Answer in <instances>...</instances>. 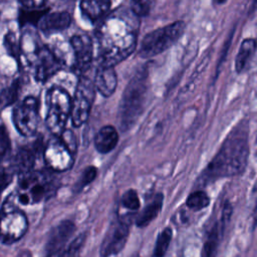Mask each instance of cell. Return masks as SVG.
<instances>
[{"mask_svg":"<svg viewBox=\"0 0 257 257\" xmlns=\"http://www.w3.org/2000/svg\"><path fill=\"white\" fill-rule=\"evenodd\" d=\"M4 45H5L6 49H7V51L10 53V55H12L13 57H15L16 59L19 58L21 49H20L19 44L17 43L15 34H14L13 32L9 31V32L5 35V37H4Z\"/></svg>","mask_w":257,"mask_h":257,"instance_id":"cell-31","label":"cell"},{"mask_svg":"<svg viewBox=\"0 0 257 257\" xmlns=\"http://www.w3.org/2000/svg\"><path fill=\"white\" fill-rule=\"evenodd\" d=\"M28 222L25 215L13 203L6 201L0 214V240L10 244L19 240L27 231Z\"/></svg>","mask_w":257,"mask_h":257,"instance_id":"cell-8","label":"cell"},{"mask_svg":"<svg viewBox=\"0 0 257 257\" xmlns=\"http://www.w3.org/2000/svg\"><path fill=\"white\" fill-rule=\"evenodd\" d=\"M130 236V221L120 219L109 227L100 245L99 254L103 257L118 254L126 244Z\"/></svg>","mask_w":257,"mask_h":257,"instance_id":"cell-11","label":"cell"},{"mask_svg":"<svg viewBox=\"0 0 257 257\" xmlns=\"http://www.w3.org/2000/svg\"><path fill=\"white\" fill-rule=\"evenodd\" d=\"M76 151L77 148L69 146L59 136H55L43 149L44 162L51 171H67L74 164Z\"/></svg>","mask_w":257,"mask_h":257,"instance_id":"cell-9","label":"cell"},{"mask_svg":"<svg viewBox=\"0 0 257 257\" xmlns=\"http://www.w3.org/2000/svg\"><path fill=\"white\" fill-rule=\"evenodd\" d=\"M95 91L93 81L84 74L79 75L74 96L71 98L70 117L74 127H79L86 122L94 101Z\"/></svg>","mask_w":257,"mask_h":257,"instance_id":"cell-7","label":"cell"},{"mask_svg":"<svg viewBox=\"0 0 257 257\" xmlns=\"http://www.w3.org/2000/svg\"><path fill=\"white\" fill-rule=\"evenodd\" d=\"M164 203V195L162 193H157L153 199L146 205V207L141 211L136 217V225L139 228H145L154 221L162 211Z\"/></svg>","mask_w":257,"mask_h":257,"instance_id":"cell-20","label":"cell"},{"mask_svg":"<svg viewBox=\"0 0 257 257\" xmlns=\"http://www.w3.org/2000/svg\"><path fill=\"white\" fill-rule=\"evenodd\" d=\"M48 12L47 8H38V9H28L22 8L19 11V23L21 26L26 24H38L41 17Z\"/></svg>","mask_w":257,"mask_h":257,"instance_id":"cell-25","label":"cell"},{"mask_svg":"<svg viewBox=\"0 0 257 257\" xmlns=\"http://www.w3.org/2000/svg\"><path fill=\"white\" fill-rule=\"evenodd\" d=\"M23 8L28 9H38V8H44L46 0H19Z\"/></svg>","mask_w":257,"mask_h":257,"instance_id":"cell-33","label":"cell"},{"mask_svg":"<svg viewBox=\"0 0 257 257\" xmlns=\"http://www.w3.org/2000/svg\"><path fill=\"white\" fill-rule=\"evenodd\" d=\"M58 180L47 171H29L19 175L18 202L22 205L37 204L54 196Z\"/></svg>","mask_w":257,"mask_h":257,"instance_id":"cell-4","label":"cell"},{"mask_svg":"<svg viewBox=\"0 0 257 257\" xmlns=\"http://www.w3.org/2000/svg\"><path fill=\"white\" fill-rule=\"evenodd\" d=\"M86 237H87V234L84 232V233H81V234L77 235L75 238H73V240L69 244H67V246L63 250L61 256H75V255H78L81 248L83 247V245L85 243Z\"/></svg>","mask_w":257,"mask_h":257,"instance_id":"cell-29","label":"cell"},{"mask_svg":"<svg viewBox=\"0 0 257 257\" xmlns=\"http://www.w3.org/2000/svg\"><path fill=\"white\" fill-rule=\"evenodd\" d=\"M173 238V230L171 227H166L164 228L158 235L156 244H155V248H154V252H153V256L155 257H162L166 254L171 240Z\"/></svg>","mask_w":257,"mask_h":257,"instance_id":"cell-24","label":"cell"},{"mask_svg":"<svg viewBox=\"0 0 257 257\" xmlns=\"http://www.w3.org/2000/svg\"><path fill=\"white\" fill-rule=\"evenodd\" d=\"M119 140L118 132L112 125H104L94 137V148L99 154H108L117 145Z\"/></svg>","mask_w":257,"mask_h":257,"instance_id":"cell-19","label":"cell"},{"mask_svg":"<svg viewBox=\"0 0 257 257\" xmlns=\"http://www.w3.org/2000/svg\"><path fill=\"white\" fill-rule=\"evenodd\" d=\"M63 62L47 47L43 46L35 51L33 60V74L37 81L45 82L62 68Z\"/></svg>","mask_w":257,"mask_h":257,"instance_id":"cell-13","label":"cell"},{"mask_svg":"<svg viewBox=\"0 0 257 257\" xmlns=\"http://www.w3.org/2000/svg\"><path fill=\"white\" fill-rule=\"evenodd\" d=\"M71 23L70 14L66 11L46 12L38 22L39 29L44 33H54L62 31Z\"/></svg>","mask_w":257,"mask_h":257,"instance_id":"cell-18","label":"cell"},{"mask_svg":"<svg viewBox=\"0 0 257 257\" xmlns=\"http://www.w3.org/2000/svg\"><path fill=\"white\" fill-rule=\"evenodd\" d=\"M209 205H210V197L203 190H196L192 192L186 200L187 208L195 212L201 211L207 208Z\"/></svg>","mask_w":257,"mask_h":257,"instance_id":"cell-23","label":"cell"},{"mask_svg":"<svg viewBox=\"0 0 257 257\" xmlns=\"http://www.w3.org/2000/svg\"><path fill=\"white\" fill-rule=\"evenodd\" d=\"M184 30L185 23L183 21H175L148 33L141 42L138 51L140 57L151 58L164 52L179 40Z\"/></svg>","mask_w":257,"mask_h":257,"instance_id":"cell-5","label":"cell"},{"mask_svg":"<svg viewBox=\"0 0 257 257\" xmlns=\"http://www.w3.org/2000/svg\"><path fill=\"white\" fill-rule=\"evenodd\" d=\"M153 0H132V10L137 16H146L151 10Z\"/></svg>","mask_w":257,"mask_h":257,"instance_id":"cell-32","label":"cell"},{"mask_svg":"<svg viewBox=\"0 0 257 257\" xmlns=\"http://www.w3.org/2000/svg\"><path fill=\"white\" fill-rule=\"evenodd\" d=\"M248 128L244 122L235 126L224 140L219 151L199 177L198 185L205 187L222 178L244 172L249 157Z\"/></svg>","mask_w":257,"mask_h":257,"instance_id":"cell-1","label":"cell"},{"mask_svg":"<svg viewBox=\"0 0 257 257\" xmlns=\"http://www.w3.org/2000/svg\"><path fill=\"white\" fill-rule=\"evenodd\" d=\"M120 205L128 211L137 212L141 208V200L138 192L134 189L126 190L120 197Z\"/></svg>","mask_w":257,"mask_h":257,"instance_id":"cell-26","label":"cell"},{"mask_svg":"<svg viewBox=\"0 0 257 257\" xmlns=\"http://www.w3.org/2000/svg\"><path fill=\"white\" fill-rule=\"evenodd\" d=\"M75 232V225L71 220H63L56 225L49 234L45 245L47 256H61L68 241Z\"/></svg>","mask_w":257,"mask_h":257,"instance_id":"cell-14","label":"cell"},{"mask_svg":"<svg viewBox=\"0 0 257 257\" xmlns=\"http://www.w3.org/2000/svg\"><path fill=\"white\" fill-rule=\"evenodd\" d=\"M20 84L18 79H16L9 87L4 89L0 94V106L4 107L12 104L18 97Z\"/></svg>","mask_w":257,"mask_h":257,"instance_id":"cell-27","label":"cell"},{"mask_svg":"<svg viewBox=\"0 0 257 257\" xmlns=\"http://www.w3.org/2000/svg\"><path fill=\"white\" fill-rule=\"evenodd\" d=\"M97 176V168L94 166H88L86 167L83 172L81 173V176L79 180L75 183L74 189L76 192H80L84 187L89 185L91 182L95 180Z\"/></svg>","mask_w":257,"mask_h":257,"instance_id":"cell-28","label":"cell"},{"mask_svg":"<svg viewBox=\"0 0 257 257\" xmlns=\"http://www.w3.org/2000/svg\"><path fill=\"white\" fill-rule=\"evenodd\" d=\"M11 174H9L4 168L0 167V192L4 190L11 181Z\"/></svg>","mask_w":257,"mask_h":257,"instance_id":"cell-34","label":"cell"},{"mask_svg":"<svg viewBox=\"0 0 257 257\" xmlns=\"http://www.w3.org/2000/svg\"><path fill=\"white\" fill-rule=\"evenodd\" d=\"M11 151V141L4 125H0V163Z\"/></svg>","mask_w":257,"mask_h":257,"instance_id":"cell-30","label":"cell"},{"mask_svg":"<svg viewBox=\"0 0 257 257\" xmlns=\"http://www.w3.org/2000/svg\"><path fill=\"white\" fill-rule=\"evenodd\" d=\"M113 0H81L80 10L91 22L101 18L111 7Z\"/></svg>","mask_w":257,"mask_h":257,"instance_id":"cell-21","label":"cell"},{"mask_svg":"<svg viewBox=\"0 0 257 257\" xmlns=\"http://www.w3.org/2000/svg\"><path fill=\"white\" fill-rule=\"evenodd\" d=\"M232 211H233V209H232L231 204L228 201L225 202L220 220L215 222L207 233V237H206V240H205V243L203 246V250H202V256L209 257V256L214 255V253L219 245L220 239L223 236L225 226L227 225V223L230 220Z\"/></svg>","mask_w":257,"mask_h":257,"instance_id":"cell-15","label":"cell"},{"mask_svg":"<svg viewBox=\"0 0 257 257\" xmlns=\"http://www.w3.org/2000/svg\"><path fill=\"white\" fill-rule=\"evenodd\" d=\"M13 121L17 131L25 136H33L39 123V101L34 96L25 97L13 111Z\"/></svg>","mask_w":257,"mask_h":257,"instance_id":"cell-10","label":"cell"},{"mask_svg":"<svg viewBox=\"0 0 257 257\" xmlns=\"http://www.w3.org/2000/svg\"><path fill=\"white\" fill-rule=\"evenodd\" d=\"M93 84L99 94L104 97H109L115 91L117 85L116 73L113 66L98 65Z\"/></svg>","mask_w":257,"mask_h":257,"instance_id":"cell-17","label":"cell"},{"mask_svg":"<svg viewBox=\"0 0 257 257\" xmlns=\"http://www.w3.org/2000/svg\"><path fill=\"white\" fill-rule=\"evenodd\" d=\"M137 31L122 19H107L99 28V65L114 66L127 58L137 46Z\"/></svg>","mask_w":257,"mask_h":257,"instance_id":"cell-2","label":"cell"},{"mask_svg":"<svg viewBox=\"0 0 257 257\" xmlns=\"http://www.w3.org/2000/svg\"><path fill=\"white\" fill-rule=\"evenodd\" d=\"M256 50V42L253 38H246L240 45L235 59V70L237 73H243L250 66L251 60Z\"/></svg>","mask_w":257,"mask_h":257,"instance_id":"cell-22","label":"cell"},{"mask_svg":"<svg viewBox=\"0 0 257 257\" xmlns=\"http://www.w3.org/2000/svg\"><path fill=\"white\" fill-rule=\"evenodd\" d=\"M70 45L73 52L72 69L77 75H83L92 62V41L86 34H76L70 38Z\"/></svg>","mask_w":257,"mask_h":257,"instance_id":"cell-12","label":"cell"},{"mask_svg":"<svg viewBox=\"0 0 257 257\" xmlns=\"http://www.w3.org/2000/svg\"><path fill=\"white\" fill-rule=\"evenodd\" d=\"M150 80L147 66L140 68L126 84L118 106V125L122 132L131 130L146 107Z\"/></svg>","mask_w":257,"mask_h":257,"instance_id":"cell-3","label":"cell"},{"mask_svg":"<svg viewBox=\"0 0 257 257\" xmlns=\"http://www.w3.org/2000/svg\"><path fill=\"white\" fill-rule=\"evenodd\" d=\"M41 151L43 152L41 140H37L31 147H23L19 149L14 157V170L19 175L33 170L37 155Z\"/></svg>","mask_w":257,"mask_h":257,"instance_id":"cell-16","label":"cell"},{"mask_svg":"<svg viewBox=\"0 0 257 257\" xmlns=\"http://www.w3.org/2000/svg\"><path fill=\"white\" fill-rule=\"evenodd\" d=\"M213 2H214L215 4H217V5H222V4L226 3L227 0H213Z\"/></svg>","mask_w":257,"mask_h":257,"instance_id":"cell-35","label":"cell"},{"mask_svg":"<svg viewBox=\"0 0 257 257\" xmlns=\"http://www.w3.org/2000/svg\"><path fill=\"white\" fill-rule=\"evenodd\" d=\"M46 126L54 136H59L70 116L71 96L66 89L53 86L46 93Z\"/></svg>","mask_w":257,"mask_h":257,"instance_id":"cell-6","label":"cell"}]
</instances>
